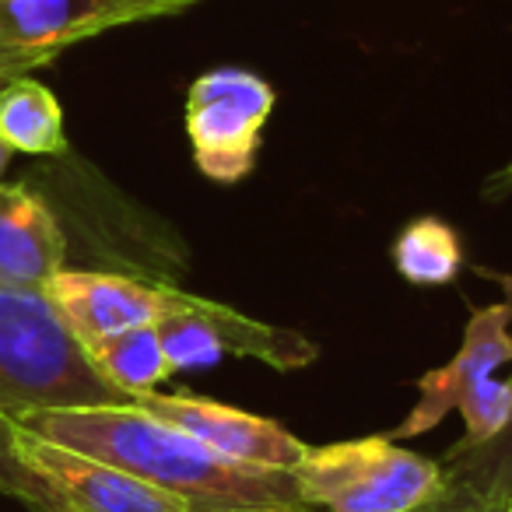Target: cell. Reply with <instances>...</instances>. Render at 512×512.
<instances>
[{"label":"cell","instance_id":"obj_1","mask_svg":"<svg viewBox=\"0 0 512 512\" xmlns=\"http://www.w3.org/2000/svg\"><path fill=\"white\" fill-rule=\"evenodd\" d=\"M15 425L53 446L127 470L190 505V512H309L292 470L225 460L137 404L36 411Z\"/></svg>","mask_w":512,"mask_h":512},{"label":"cell","instance_id":"obj_2","mask_svg":"<svg viewBox=\"0 0 512 512\" xmlns=\"http://www.w3.org/2000/svg\"><path fill=\"white\" fill-rule=\"evenodd\" d=\"M130 404L95 372L43 288H0V414Z\"/></svg>","mask_w":512,"mask_h":512},{"label":"cell","instance_id":"obj_3","mask_svg":"<svg viewBox=\"0 0 512 512\" xmlns=\"http://www.w3.org/2000/svg\"><path fill=\"white\" fill-rule=\"evenodd\" d=\"M292 474L313 512H411L446 491L439 460L390 435L309 446Z\"/></svg>","mask_w":512,"mask_h":512},{"label":"cell","instance_id":"obj_4","mask_svg":"<svg viewBox=\"0 0 512 512\" xmlns=\"http://www.w3.org/2000/svg\"><path fill=\"white\" fill-rule=\"evenodd\" d=\"M274 113V88L242 67H214L186 92V137L211 183L232 186L253 172L260 137Z\"/></svg>","mask_w":512,"mask_h":512},{"label":"cell","instance_id":"obj_5","mask_svg":"<svg viewBox=\"0 0 512 512\" xmlns=\"http://www.w3.org/2000/svg\"><path fill=\"white\" fill-rule=\"evenodd\" d=\"M137 407H144L155 418L176 425L200 446L225 460L246 463V467H267V470H295V463L306 456V442L281 428L278 421L260 418V414L239 411V407L218 404V400L193 397V393H141L134 397Z\"/></svg>","mask_w":512,"mask_h":512},{"label":"cell","instance_id":"obj_6","mask_svg":"<svg viewBox=\"0 0 512 512\" xmlns=\"http://www.w3.org/2000/svg\"><path fill=\"white\" fill-rule=\"evenodd\" d=\"M512 313L505 309V302L495 306H477L463 330L460 351L449 358L446 365L425 372L418 379V400L404 414L393 432H386L393 442L414 439L425 435L446 418L449 411H463L474 397H481L488 390V383L495 379V372L505 362H512V330H509Z\"/></svg>","mask_w":512,"mask_h":512},{"label":"cell","instance_id":"obj_7","mask_svg":"<svg viewBox=\"0 0 512 512\" xmlns=\"http://www.w3.org/2000/svg\"><path fill=\"white\" fill-rule=\"evenodd\" d=\"M22 460L50 491L53 512H190L179 498L74 449L22 432Z\"/></svg>","mask_w":512,"mask_h":512},{"label":"cell","instance_id":"obj_8","mask_svg":"<svg viewBox=\"0 0 512 512\" xmlns=\"http://www.w3.org/2000/svg\"><path fill=\"white\" fill-rule=\"evenodd\" d=\"M46 295L81 348H92L123 330L155 327L169 313L172 285L113 271H67L64 267L60 274H53Z\"/></svg>","mask_w":512,"mask_h":512},{"label":"cell","instance_id":"obj_9","mask_svg":"<svg viewBox=\"0 0 512 512\" xmlns=\"http://www.w3.org/2000/svg\"><path fill=\"white\" fill-rule=\"evenodd\" d=\"M67 264V235L50 200L25 183H0V288H43Z\"/></svg>","mask_w":512,"mask_h":512},{"label":"cell","instance_id":"obj_10","mask_svg":"<svg viewBox=\"0 0 512 512\" xmlns=\"http://www.w3.org/2000/svg\"><path fill=\"white\" fill-rule=\"evenodd\" d=\"M130 25L113 0H0V43L53 64L67 46Z\"/></svg>","mask_w":512,"mask_h":512},{"label":"cell","instance_id":"obj_11","mask_svg":"<svg viewBox=\"0 0 512 512\" xmlns=\"http://www.w3.org/2000/svg\"><path fill=\"white\" fill-rule=\"evenodd\" d=\"M0 137L11 151L36 158H53L67 151L64 109L57 95L32 74L0 85Z\"/></svg>","mask_w":512,"mask_h":512},{"label":"cell","instance_id":"obj_12","mask_svg":"<svg viewBox=\"0 0 512 512\" xmlns=\"http://www.w3.org/2000/svg\"><path fill=\"white\" fill-rule=\"evenodd\" d=\"M393 267L407 285H453L463 271V242L442 218H414L393 239Z\"/></svg>","mask_w":512,"mask_h":512},{"label":"cell","instance_id":"obj_13","mask_svg":"<svg viewBox=\"0 0 512 512\" xmlns=\"http://www.w3.org/2000/svg\"><path fill=\"white\" fill-rule=\"evenodd\" d=\"M442 481L449 488H460L474 495L477 502L502 509L512 498V411L498 435L477 442V446H460L456 442L446 456L439 460Z\"/></svg>","mask_w":512,"mask_h":512},{"label":"cell","instance_id":"obj_14","mask_svg":"<svg viewBox=\"0 0 512 512\" xmlns=\"http://www.w3.org/2000/svg\"><path fill=\"white\" fill-rule=\"evenodd\" d=\"M92 358L95 372L106 379L109 386L130 397H141V393L158 390V383L172 376L169 362H165L162 341H158L155 327H137V330H123V334L99 341L92 348H85Z\"/></svg>","mask_w":512,"mask_h":512},{"label":"cell","instance_id":"obj_15","mask_svg":"<svg viewBox=\"0 0 512 512\" xmlns=\"http://www.w3.org/2000/svg\"><path fill=\"white\" fill-rule=\"evenodd\" d=\"M18 446H22V428L0 414V491L18 498V502H25L32 512H53L50 491H46L43 481L25 467L22 449Z\"/></svg>","mask_w":512,"mask_h":512},{"label":"cell","instance_id":"obj_16","mask_svg":"<svg viewBox=\"0 0 512 512\" xmlns=\"http://www.w3.org/2000/svg\"><path fill=\"white\" fill-rule=\"evenodd\" d=\"M116 8L127 15V22H148V18H162V15H176V11H186L197 0H113Z\"/></svg>","mask_w":512,"mask_h":512},{"label":"cell","instance_id":"obj_17","mask_svg":"<svg viewBox=\"0 0 512 512\" xmlns=\"http://www.w3.org/2000/svg\"><path fill=\"white\" fill-rule=\"evenodd\" d=\"M50 60L39 57V53H29V50H18V46H8L0 43V85L11 78H22V74H32L39 67H46Z\"/></svg>","mask_w":512,"mask_h":512},{"label":"cell","instance_id":"obj_18","mask_svg":"<svg viewBox=\"0 0 512 512\" xmlns=\"http://www.w3.org/2000/svg\"><path fill=\"white\" fill-rule=\"evenodd\" d=\"M309 512H313V509H309ZM411 512H502V509H491V505L477 502V498L467 495V491L449 488V484H446V491H442L439 498H432V502L418 505V509H411Z\"/></svg>","mask_w":512,"mask_h":512},{"label":"cell","instance_id":"obj_19","mask_svg":"<svg viewBox=\"0 0 512 512\" xmlns=\"http://www.w3.org/2000/svg\"><path fill=\"white\" fill-rule=\"evenodd\" d=\"M512 197V158L498 172H491V179L484 183V200H505Z\"/></svg>","mask_w":512,"mask_h":512},{"label":"cell","instance_id":"obj_20","mask_svg":"<svg viewBox=\"0 0 512 512\" xmlns=\"http://www.w3.org/2000/svg\"><path fill=\"white\" fill-rule=\"evenodd\" d=\"M477 274H481V278H488V281H495V285L502 288V302H505V309L512 313V274L488 271V267H477Z\"/></svg>","mask_w":512,"mask_h":512},{"label":"cell","instance_id":"obj_21","mask_svg":"<svg viewBox=\"0 0 512 512\" xmlns=\"http://www.w3.org/2000/svg\"><path fill=\"white\" fill-rule=\"evenodd\" d=\"M11 155H15V151L8 148V141H4V137H0V176H4V172H8V165H11Z\"/></svg>","mask_w":512,"mask_h":512},{"label":"cell","instance_id":"obj_22","mask_svg":"<svg viewBox=\"0 0 512 512\" xmlns=\"http://www.w3.org/2000/svg\"><path fill=\"white\" fill-rule=\"evenodd\" d=\"M505 512H512V498H509V505H505Z\"/></svg>","mask_w":512,"mask_h":512}]
</instances>
